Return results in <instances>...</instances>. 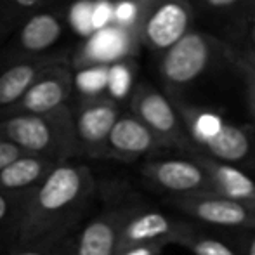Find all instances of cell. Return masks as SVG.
Returning a JSON list of instances; mask_svg holds the SVG:
<instances>
[{
    "instance_id": "52a82bcc",
    "label": "cell",
    "mask_w": 255,
    "mask_h": 255,
    "mask_svg": "<svg viewBox=\"0 0 255 255\" xmlns=\"http://www.w3.org/2000/svg\"><path fill=\"white\" fill-rule=\"evenodd\" d=\"M141 177L151 191L167 196L212 193L207 172L195 158L149 160L141 167Z\"/></svg>"
},
{
    "instance_id": "4316f807",
    "label": "cell",
    "mask_w": 255,
    "mask_h": 255,
    "mask_svg": "<svg viewBox=\"0 0 255 255\" xmlns=\"http://www.w3.org/2000/svg\"><path fill=\"white\" fill-rule=\"evenodd\" d=\"M113 3L115 0H94V3H92V26H94V31L113 23Z\"/></svg>"
},
{
    "instance_id": "4dcf8cb0",
    "label": "cell",
    "mask_w": 255,
    "mask_h": 255,
    "mask_svg": "<svg viewBox=\"0 0 255 255\" xmlns=\"http://www.w3.org/2000/svg\"><path fill=\"white\" fill-rule=\"evenodd\" d=\"M163 250L161 245H130L117 250L115 255H161Z\"/></svg>"
},
{
    "instance_id": "83f0119b",
    "label": "cell",
    "mask_w": 255,
    "mask_h": 255,
    "mask_svg": "<svg viewBox=\"0 0 255 255\" xmlns=\"http://www.w3.org/2000/svg\"><path fill=\"white\" fill-rule=\"evenodd\" d=\"M21 198H23V195H12V193L0 191V226L9 221V219L14 221V215L17 212Z\"/></svg>"
},
{
    "instance_id": "5b68a950",
    "label": "cell",
    "mask_w": 255,
    "mask_h": 255,
    "mask_svg": "<svg viewBox=\"0 0 255 255\" xmlns=\"http://www.w3.org/2000/svg\"><path fill=\"white\" fill-rule=\"evenodd\" d=\"M193 5L189 0H142L137 21L139 44L161 52L193 28Z\"/></svg>"
},
{
    "instance_id": "484cf974",
    "label": "cell",
    "mask_w": 255,
    "mask_h": 255,
    "mask_svg": "<svg viewBox=\"0 0 255 255\" xmlns=\"http://www.w3.org/2000/svg\"><path fill=\"white\" fill-rule=\"evenodd\" d=\"M222 56L229 61L235 68H245L247 71H250L255 75V52L250 49H240L233 47L229 44H222Z\"/></svg>"
},
{
    "instance_id": "ba28073f",
    "label": "cell",
    "mask_w": 255,
    "mask_h": 255,
    "mask_svg": "<svg viewBox=\"0 0 255 255\" xmlns=\"http://www.w3.org/2000/svg\"><path fill=\"white\" fill-rule=\"evenodd\" d=\"M120 113L118 103L106 94L80 98L78 106L73 110L78 154L94 160H106L108 135Z\"/></svg>"
},
{
    "instance_id": "5bb4252c",
    "label": "cell",
    "mask_w": 255,
    "mask_h": 255,
    "mask_svg": "<svg viewBox=\"0 0 255 255\" xmlns=\"http://www.w3.org/2000/svg\"><path fill=\"white\" fill-rule=\"evenodd\" d=\"M64 26V16L57 10L45 5L35 10L16 28V38L12 44V49H16V57L51 54L49 51L63 37Z\"/></svg>"
},
{
    "instance_id": "44dd1931",
    "label": "cell",
    "mask_w": 255,
    "mask_h": 255,
    "mask_svg": "<svg viewBox=\"0 0 255 255\" xmlns=\"http://www.w3.org/2000/svg\"><path fill=\"white\" fill-rule=\"evenodd\" d=\"M45 3L47 0H0V38L16 30L24 17Z\"/></svg>"
},
{
    "instance_id": "30bf717a",
    "label": "cell",
    "mask_w": 255,
    "mask_h": 255,
    "mask_svg": "<svg viewBox=\"0 0 255 255\" xmlns=\"http://www.w3.org/2000/svg\"><path fill=\"white\" fill-rule=\"evenodd\" d=\"M137 202L120 200L110 203L68 240V255H115L127 214Z\"/></svg>"
},
{
    "instance_id": "cb8c5ba5",
    "label": "cell",
    "mask_w": 255,
    "mask_h": 255,
    "mask_svg": "<svg viewBox=\"0 0 255 255\" xmlns=\"http://www.w3.org/2000/svg\"><path fill=\"white\" fill-rule=\"evenodd\" d=\"M68 236L56 243H16V249L7 255H68Z\"/></svg>"
},
{
    "instance_id": "f1b7e54d",
    "label": "cell",
    "mask_w": 255,
    "mask_h": 255,
    "mask_svg": "<svg viewBox=\"0 0 255 255\" xmlns=\"http://www.w3.org/2000/svg\"><path fill=\"white\" fill-rule=\"evenodd\" d=\"M235 19L240 26H249L250 23H255V0H242L235 10Z\"/></svg>"
},
{
    "instance_id": "6da1fadb",
    "label": "cell",
    "mask_w": 255,
    "mask_h": 255,
    "mask_svg": "<svg viewBox=\"0 0 255 255\" xmlns=\"http://www.w3.org/2000/svg\"><path fill=\"white\" fill-rule=\"evenodd\" d=\"M96 193L87 165L57 161L45 179L24 193L14 215L16 243H56L71 236Z\"/></svg>"
},
{
    "instance_id": "d6986e66",
    "label": "cell",
    "mask_w": 255,
    "mask_h": 255,
    "mask_svg": "<svg viewBox=\"0 0 255 255\" xmlns=\"http://www.w3.org/2000/svg\"><path fill=\"white\" fill-rule=\"evenodd\" d=\"M134 89V63L130 57L118 59L108 64L106 96L113 101H124Z\"/></svg>"
},
{
    "instance_id": "8992f818",
    "label": "cell",
    "mask_w": 255,
    "mask_h": 255,
    "mask_svg": "<svg viewBox=\"0 0 255 255\" xmlns=\"http://www.w3.org/2000/svg\"><path fill=\"white\" fill-rule=\"evenodd\" d=\"M165 203L196 222L217 229L255 228V203L226 198L214 193L167 196Z\"/></svg>"
},
{
    "instance_id": "7c38bea8",
    "label": "cell",
    "mask_w": 255,
    "mask_h": 255,
    "mask_svg": "<svg viewBox=\"0 0 255 255\" xmlns=\"http://www.w3.org/2000/svg\"><path fill=\"white\" fill-rule=\"evenodd\" d=\"M163 149L154 134L132 113H120L106 141V160L134 163Z\"/></svg>"
},
{
    "instance_id": "9a60e30c",
    "label": "cell",
    "mask_w": 255,
    "mask_h": 255,
    "mask_svg": "<svg viewBox=\"0 0 255 255\" xmlns=\"http://www.w3.org/2000/svg\"><path fill=\"white\" fill-rule=\"evenodd\" d=\"M186 154L195 158L205 168L214 195L255 203V177L249 170H245L240 165L208 156V154L196 151V149Z\"/></svg>"
},
{
    "instance_id": "d6a6232c",
    "label": "cell",
    "mask_w": 255,
    "mask_h": 255,
    "mask_svg": "<svg viewBox=\"0 0 255 255\" xmlns=\"http://www.w3.org/2000/svg\"><path fill=\"white\" fill-rule=\"evenodd\" d=\"M242 0H200V3L208 10H215V12H228V10H235Z\"/></svg>"
},
{
    "instance_id": "ac0fdd59",
    "label": "cell",
    "mask_w": 255,
    "mask_h": 255,
    "mask_svg": "<svg viewBox=\"0 0 255 255\" xmlns=\"http://www.w3.org/2000/svg\"><path fill=\"white\" fill-rule=\"evenodd\" d=\"M172 245L188 250L191 255H238L217 228L205 226L184 215H181Z\"/></svg>"
},
{
    "instance_id": "2e32d148",
    "label": "cell",
    "mask_w": 255,
    "mask_h": 255,
    "mask_svg": "<svg viewBox=\"0 0 255 255\" xmlns=\"http://www.w3.org/2000/svg\"><path fill=\"white\" fill-rule=\"evenodd\" d=\"M59 59L63 57L56 54L10 57L9 64L0 70V113L19 101L35 78Z\"/></svg>"
},
{
    "instance_id": "7a4b0ae2",
    "label": "cell",
    "mask_w": 255,
    "mask_h": 255,
    "mask_svg": "<svg viewBox=\"0 0 255 255\" xmlns=\"http://www.w3.org/2000/svg\"><path fill=\"white\" fill-rule=\"evenodd\" d=\"M0 137L24 153L42 154L56 161L78 156L73 110L70 104L51 113H14L0 117Z\"/></svg>"
},
{
    "instance_id": "e0dca14e",
    "label": "cell",
    "mask_w": 255,
    "mask_h": 255,
    "mask_svg": "<svg viewBox=\"0 0 255 255\" xmlns=\"http://www.w3.org/2000/svg\"><path fill=\"white\" fill-rule=\"evenodd\" d=\"M57 161L33 153H21L0 170V191L24 195L45 179Z\"/></svg>"
},
{
    "instance_id": "603a6c76",
    "label": "cell",
    "mask_w": 255,
    "mask_h": 255,
    "mask_svg": "<svg viewBox=\"0 0 255 255\" xmlns=\"http://www.w3.org/2000/svg\"><path fill=\"white\" fill-rule=\"evenodd\" d=\"M141 2L142 0H115L113 23L118 24V26L135 30L139 14H141Z\"/></svg>"
},
{
    "instance_id": "7402d4cb",
    "label": "cell",
    "mask_w": 255,
    "mask_h": 255,
    "mask_svg": "<svg viewBox=\"0 0 255 255\" xmlns=\"http://www.w3.org/2000/svg\"><path fill=\"white\" fill-rule=\"evenodd\" d=\"M92 3L94 0H77L68 7L66 23L70 28L80 37L87 38L91 33H94L92 26Z\"/></svg>"
},
{
    "instance_id": "ffe728a7",
    "label": "cell",
    "mask_w": 255,
    "mask_h": 255,
    "mask_svg": "<svg viewBox=\"0 0 255 255\" xmlns=\"http://www.w3.org/2000/svg\"><path fill=\"white\" fill-rule=\"evenodd\" d=\"M108 64H87L78 66L73 71V91L80 98H94L106 94Z\"/></svg>"
},
{
    "instance_id": "9c48e42d",
    "label": "cell",
    "mask_w": 255,
    "mask_h": 255,
    "mask_svg": "<svg viewBox=\"0 0 255 255\" xmlns=\"http://www.w3.org/2000/svg\"><path fill=\"white\" fill-rule=\"evenodd\" d=\"M73 94V68L68 59H59L45 68L21 99L0 117L14 113H51L66 106Z\"/></svg>"
},
{
    "instance_id": "277c9868",
    "label": "cell",
    "mask_w": 255,
    "mask_h": 255,
    "mask_svg": "<svg viewBox=\"0 0 255 255\" xmlns=\"http://www.w3.org/2000/svg\"><path fill=\"white\" fill-rule=\"evenodd\" d=\"M128 101L130 113L153 132L163 149H177L184 154L195 149L174 103L167 94L149 84H139L132 89Z\"/></svg>"
},
{
    "instance_id": "f546056e",
    "label": "cell",
    "mask_w": 255,
    "mask_h": 255,
    "mask_svg": "<svg viewBox=\"0 0 255 255\" xmlns=\"http://www.w3.org/2000/svg\"><path fill=\"white\" fill-rule=\"evenodd\" d=\"M236 71H238L243 80L245 92H247V104H249V110L252 113V117L255 118V77L250 71L243 70V68H236Z\"/></svg>"
},
{
    "instance_id": "4fadbf2b",
    "label": "cell",
    "mask_w": 255,
    "mask_h": 255,
    "mask_svg": "<svg viewBox=\"0 0 255 255\" xmlns=\"http://www.w3.org/2000/svg\"><path fill=\"white\" fill-rule=\"evenodd\" d=\"M139 45L141 44H139L137 31L111 23L101 30H96L85 38L84 45L75 56L73 66L110 64L118 59L132 57Z\"/></svg>"
},
{
    "instance_id": "3957f363",
    "label": "cell",
    "mask_w": 255,
    "mask_h": 255,
    "mask_svg": "<svg viewBox=\"0 0 255 255\" xmlns=\"http://www.w3.org/2000/svg\"><path fill=\"white\" fill-rule=\"evenodd\" d=\"M222 44L212 35L191 28L175 44L161 51L158 70L167 92L186 87L207 73L217 52H222Z\"/></svg>"
},
{
    "instance_id": "8fae6325",
    "label": "cell",
    "mask_w": 255,
    "mask_h": 255,
    "mask_svg": "<svg viewBox=\"0 0 255 255\" xmlns=\"http://www.w3.org/2000/svg\"><path fill=\"white\" fill-rule=\"evenodd\" d=\"M181 217H172L149 205L137 202L130 208L122 226L118 250L130 245L170 247L179 229Z\"/></svg>"
},
{
    "instance_id": "d4e9b609",
    "label": "cell",
    "mask_w": 255,
    "mask_h": 255,
    "mask_svg": "<svg viewBox=\"0 0 255 255\" xmlns=\"http://www.w3.org/2000/svg\"><path fill=\"white\" fill-rule=\"evenodd\" d=\"M219 231L235 247L238 255H255V228L219 229Z\"/></svg>"
},
{
    "instance_id": "836d02e7",
    "label": "cell",
    "mask_w": 255,
    "mask_h": 255,
    "mask_svg": "<svg viewBox=\"0 0 255 255\" xmlns=\"http://www.w3.org/2000/svg\"><path fill=\"white\" fill-rule=\"evenodd\" d=\"M245 30H249V40H250V45L247 49L255 52V23H250L249 26H245Z\"/></svg>"
},
{
    "instance_id": "1f68e13d",
    "label": "cell",
    "mask_w": 255,
    "mask_h": 255,
    "mask_svg": "<svg viewBox=\"0 0 255 255\" xmlns=\"http://www.w3.org/2000/svg\"><path fill=\"white\" fill-rule=\"evenodd\" d=\"M21 153H24V151L21 148H17L14 142L0 137V170H2L7 163H10L14 158L19 156Z\"/></svg>"
}]
</instances>
